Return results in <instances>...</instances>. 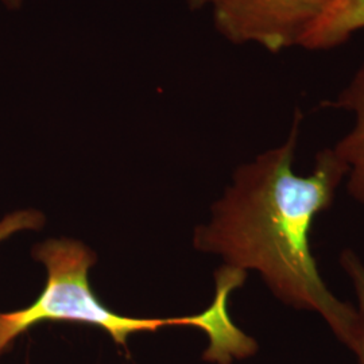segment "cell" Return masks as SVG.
I'll list each match as a JSON object with an SVG mask.
<instances>
[{
  "instance_id": "cell-8",
  "label": "cell",
  "mask_w": 364,
  "mask_h": 364,
  "mask_svg": "<svg viewBox=\"0 0 364 364\" xmlns=\"http://www.w3.org/2000/svg\"><path fill=\"white\" fill-rule=\"evenodd\" d=\"M43 216L38 210H18L0 220V242L23 230H39L43 224Z\"/></svg>"
},
{
  "instance_id": "cell-5",
  "label": "cell",
  "mask_w": 364,
  "mask_h": 364,
  "mask_svg": "<svg viewBox=\"0 0 364 364\" xmlns=\"http://www.w3.org/2000/svg\"><path fill=\"white\" fill-rule=\"evenodd\" d=\"M331 107L350 112L353 117L351 130L332 149L347 166L346 188L348 195L364 207V63Z\"/></svg>"
},
{
  "instance_id": "cell-6",
  "label": "cell",
  "mask_w": 364,
  "mask_h": 364,
  "mask_svg": "<svg viewBox=\"0 0 364 364\" xmlns=\"http://www.w3.org/2000/svg\"><path fill=\"white\" fill-rule=\"evenodd\" d=\"M364 30V0H340L326 19L305 39L302 49L329 50Z\"/></svg>"
},
{
  "instance_id": "cell-2",
  "label": "cell",
  "mask_w": 364,
  "mask_h": 364,
  "mask_svg": "<svg viewBox=\"0 0 364 364\" xmlns=\"http://www.w3.org/2000/svg\"><path fill=\"white\" fill-rule=\"evenodd\" d=\"M33 255L48 270L45 289L30 306L0 313V356L15 338L42 321H70L99 326L124 346L131 333L156 332L165 326H195L196 317L132 318L105 308L92 291L88 272L96 262L90 248L72 239H50L34 247Z\"/></svg>"
},
{
  "instance_id": "cell-9",
  "label": "cell",
  "mask_w": 364,
  "mask_h": 364,
  "mask_svg": "<svg viewBox=\"0 0 364 364\" xmlns=\"http://www.w3.org/2000/svg\"><path fill=\"white\" fill-rule=\"evenodd\" d=\"M9 4H11L13 7L15 6H18L19 4V1L21 0H6ZM189 3H191V7L192 9H198V7H203L205 3H208V0H189Z\"/></svg>"
},
{
  "instance_id": "cell-4",
  "label": "cell",
  "mask_w": 364,
  "mask_h": 364,
  "mask_svg": "<svg viewBox=\"0 0 364 364\" xmlns=\"http://www.w3.org/2000/svg\"><path fill=\"white\" fill-rule=\"evenodd\" d=\"M247 273L231 266H223L216 273V296L207 311L201 313V329L208 335L209 348L204 359L218 364H231L255 353L258 346L231 321L227 312V299L236 287H242Z\"/></svg>"
},
{
  "instance_id": "cell-7",
  "label": "cell",
  "mask_w": 364,
  "mask_h": 364,
  "mask_svg": "<svg viewBox=\"0 0 364 364\" xmlns=\"http://www.w3.org/2000/svg\"><path fill=\"white\" fill-rule=\"evenodd\" d=\"M338 263L343 272L348 277L356 297V311L360 320V332L358 346L353 353L358 356L359 364H364V262L356 251L351 248L341 250L338 255Z\"/></svg>"
},
{
  "instance_id": "cell-1",
  "label": "cell",
  "mask_w": 364,
  "mask_h": 364,
  "mask_svg": "<svg viewBox=\"0 0 364 364\" xmlns=\"http://www.w3.org/2000/svg\"><path fill=\"white\" fill-rule=\"evenodd\" d=\"M302 119L297 109L282 144L236 169L209 223L196 230L195 247L219 255L227 266L259 274L281 304L320 316L353 352L359 313L326 285L312 248L314 220L333 205L347 166L326 147L309 173L294 170Z\"/></svg>"
},
{
  "instance_id": "cell-3",
  "label": "cell",
  "mask_w": 364,
  "mask_h": 364,
  "mask_svg": "<svg viewBox=\"0 0 364 364\" xmlns=\"http://www.w3.org/2000/svg\"><path fill=\"white\" fill-rule=\"evenodd\" d=\"M340 0H208L223 37L270 53L302 48Z\"/></svg>"
}]
</instances>
